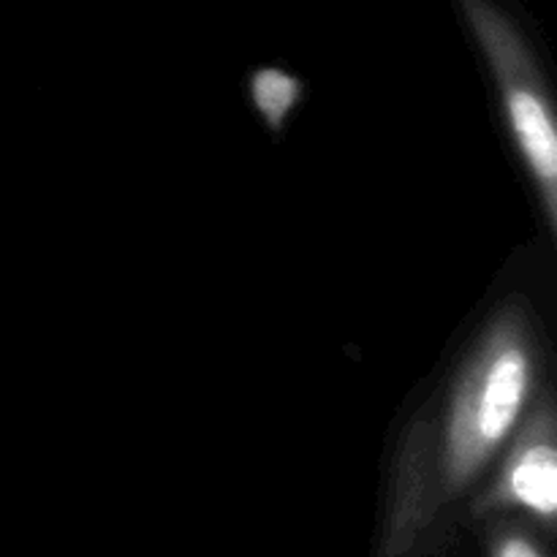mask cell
<instances>
[{"label":"cell","mask_w":557,"mask_h":557,"mask_svg":"<svg viewBox=\"0 0 557 557\" xmlns=\"http://www.w3.org/2000/svg\"><path fill=\"white\" fill-rule=\"evenodd\" d=\"M531 384V346L520 324L504 321L476 354L451 397L438 498L460 493L493 460L520 419Z\"/></svg>","instance_id":"cell-1"},{"label":"cell","mask_w":557,"mask_h":557,"mask_svg":"<svg viewBox=\"0 0 557 557\" xmlns=\"http://www.w3.org/2000/svg\"><path fill=\"white\" fill-rule=\"evenodd\" d=\"M466 3L479 41L500 82L511 134L542 190L549 226L557 228V131L536 65L500 14L479 0H466Z\"/></svg>","instance_id":"cell-2"},{"label":"cell","mask_w":557,"mask_h":557,"mask_svg":"<svg viewBox=\"0 0 557 557\" xmlns=\"http://www.w3.org/2000/svg\"><path fill=\"white\" fill-rule=\"evenodd\" d=\"M498 504L520 506L553 525L557 511V457L549 435L525 441L511 455L500 476Z\"/></svg>","instance_id":"cell-3"},{"label":"cell","mask_w":557,"mask_h":557,"mask_svg":"<svg viewBox=\"0 0 557 557\" xmlns=\"http://www.w3.org/2000/svg\"><path fill=\"white\" fill-rule=\"evenodd\" d=\"M302 82L281 69H261L250 76V96L272 131H281L294 103L299 101Z\"/></svg>","instance_id":"cell-4"},{"label":"cell","mask_w":557,"mask_h":557,"mask_svg":"<svg viewBox=\"0 0 557 557\" xmlns=\"http://www.w3.org/2000/svg\"><path fill=\"white\" fill-rule=\"evenodd\" d=\"M493 557H544V553L525 533L509 531L498 536V542L493 544Z\"/></svg>","instance_id":"cell-5"}]
</instances>
